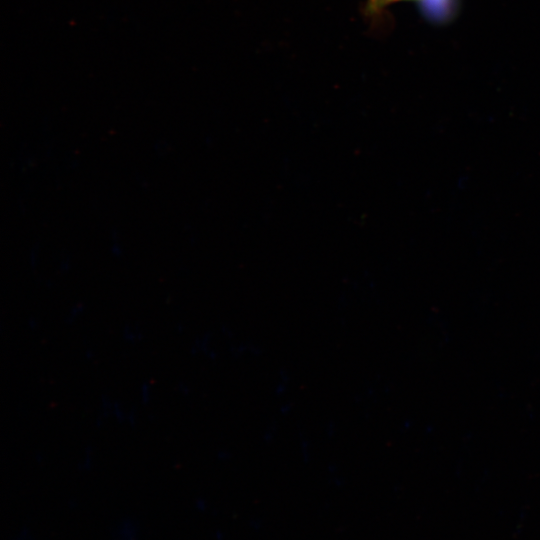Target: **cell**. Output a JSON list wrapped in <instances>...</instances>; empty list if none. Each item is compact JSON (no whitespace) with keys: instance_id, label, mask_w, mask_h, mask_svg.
<instances>
[{"instance_id":"6da1fadb","label":"cell","mask_w":540,"mask_h":540,"mask_svg":"<svg viewBox=\"0 0 540 540\" xmlns=\"http://www.w3.org/2000/svg\"><path fill=\"white\" fill-rule=\"evenodd\" d=\"M371 1L374 2L376 6H383L385 4H389V3L397 2V1H403V0H371Z\"/></svg>"}]
</instances>
